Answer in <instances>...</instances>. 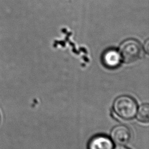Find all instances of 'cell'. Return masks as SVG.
Instances as JSON below:
<instances>
[{
    "mask_svg": "<svg viewBox=\"0 0 149 149\" xmlns=\"http://www.w3.org/2000/svg\"><path fill=\"white\" fill-rule=\"evenodd\" d=\"M113 109L120 118L123 119H130L136 114L137 103L131 97L127 95L120 96L114 101Z\"/></svg>",
    "mask_w": 149,
    "mask_h": 149,
    "instance_id": "1",
    "label": "cell"
},
{
    "mask_svg": "<svg viewBox=\"0 0 149 149\" xmlns=\"http://www.w3.org/2000/svg\"><path fill=\"white\" fill-rule=\"evenodd\" d=\"M120 55L124 62L133 63L143 55V49L140 44L134 40H128L120 47Z\"/></svg>",
    "mask_w": 149,
    "mask_h": 149,
    "instance_id": "2",
    "label": "cell"
},
{
    "mask_svg": "<svg viewBox=\"0 0 149 149\" xmlns=\"http://www.w3.org/2000/svg\"><path fill=\"white\" fill-rule=\"evenodd\" d=\"M112 140L118 144H125L127 143L132 136L130 130L126 126L118 125L115 126L111 132Z\"/></svg>",
    "mask_w": 149,
    "mask_h": 149,
    "instance_id": "3",
    "label": "cell"
},
{
    "mask_svg": "<svg viewBox=\"0 0 149 149\" xmlns=\"http://www.w3.org/2000/svg\"><path fill=\"white\" fill-rule=\"evenodd\" d=\"M121 57L118 52L115 49L106 51L102 55V62L108 68H116L119 66Z\"/></svg>",
    "mask_w": 149,
    "mask_h": 149,
    "instance_id": "4",
    "label": "cell"
},
{
    "mask_svg": "<svg viewBox=\"0 0 149 149\" xmlns=\"http://www.w3.org/2000/svg\"><path fill=\"white\" fill-rule=\"evenodd\" d=\"M112 141L105 136H97L89 142L88 149H112Z\"/></svg>",
    "mask_w": 149,
    "mask_h": 149,
    "instance_id": "5",
    "label": "cell"
},
{
    "mask_svg": "<svg viewBox=\"0 0 149 149\" xmlns=\"http://www.w3.org/2000/svg\"><path fill=\"white\" fill-rule=\"evenodd\" d=\"M137 118L142 122L147 123L149 120V106L147 104L141 105L139 109Z\"/></svg>",
    "mask_w": 149,
    "mask_h": 149,
    "instance_id": "6",
    "label": "cell"
},
{
    "mask_svg": "<svg viewBox=\"0 0 149 149\" xmlns=\"http://www.w3.org/2000/svg\"><path fill=\"white\" fill-rule=\"evenodd\" d=\"M115 149H129V148H127L126 147H123V146H118Z\"/></svg>",
    "mask_w": 149,
    "mask_h": 149,
    "instance_id": "7",
    "label": "cell"
}]
</instances>
